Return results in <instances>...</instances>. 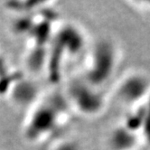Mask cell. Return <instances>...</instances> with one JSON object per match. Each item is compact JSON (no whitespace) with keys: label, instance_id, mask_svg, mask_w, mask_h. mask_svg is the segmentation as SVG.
Segmentation results:
<instances>
[{"label":"cell","instance_id":"obj_1","mask_svg":"<svg viewBox=\"0 0 150 150\" xmlns=\"http://www.w3.org/2000/svg\"><path fill=\"white\" fill-rule=\"evenodd\" d=\"M71 110L64 94L53 92L41 97L30 109L25 121L23 128L25 138L31 143L46 140L66 121Z\"/></svg>","mask_w":150,"mask_h":150},{"label":"cell","instance_id":"obj_2","mask_svg":"<svg viewBox=\"0 0 150 150\" xmlns=\"http://www.w3.org/2000/svg\"><path fill=\"white\" fill-rule=\"evenodd\" d=\"M120 58V49L112 40L100 39L88 52L81 76L95 86L103 89L115 74Z\"/></svg>","mask_w":150,"mask_h":150},{"label":"cell","instance_id":"obj_3","mask_svg":"<svg viewBox=\"0 0 150 150\" xmlns=\"http://www.w3.org/2000/svg\"><path fill=\"white\" fill-rule=\"evenodd\" d=\"M64 96L71 110L88 117L100 115L107 105L103 89L91 84L82 76L75 77L69 81Z\"/></svg>","mask_w":150,"mask_h":150},{"label":"cell","instance_id":"obj_4","mask_svg":"<svg viewBox=\"0 0 150 150\" xmlns=\"http://www.w3.org/2000/svg\"><path fill=\"white\" fill-rule=\"evenodd\" d=\"M150 92V79L141 71L127 73L117 82L115 95L122 104L130 108L145 102Z\"/></svg>","mask_w":150,"mask_h":150},{"label":"cell","instance_id":"obj_5","mask_svg":"<svg viewBox=\"0 0 150 150\" xmlns=\"http://www.w3.org/2000/svg\"><path fill=\"white\" fill-rule=\"evenodd\" d=\"M8 95L16 105L30 109L41 99L37 85L32 80L25 78H18L17 81L11 83Z\"/></svg>","mask_w":150,"mask_h":150},{"label":"cell","instance_id":"obj_6","mask_svg":"<svg viewBox=\"0 0 150 150\" xmlns=\"http://www.w3.org/2000/svg\"><path fill=\"white\" fill-rule=\"evenodd\" d=\"M141 137L122 123L114 127L110 132L108 144L111 150H135L139 147Z\"/></svg>","mask_w":150,"mask_h":150},{"label":"cell","instance_id":"obj_7","mask_svg":"<svg viewBox=\"0 0 150 150\" xmlns=\"http://www.w3.org/2000/svg\"><path fill=\"white\" fill-rule=\"evenodd\" d=\"M52 150H81V147L73 139H62L53 146Z\"/></svg>","mask_w":150,"mask_h":150},{"label":"cell","instance_id":"obj_8","mask_svg":"<svg viewBox=\"0 0 150 150\" xmlns=\"http://www.w3.org/2000/svg\"><path fill=\"white\" fill-rule=\"evenodd\" d=\"M144 107H145V110H146V113L148 117H150V92L147 95V97L144 102Z\"/></svg>","mask_w":150,"mask_h":150},{"label":"cell","instance_id":"obj_9","mask_svg":"<svg viewBox=\"0 0 150 150\" xmlns=\"http://www.w3.org/2000/svg\"><path fill=\"white\" fill-rule=\"evenodd\" d=\"M135 150H146V149H141L140 147H137V149H135Z\"/></svg>","mask_w":150,"mask_h":150},{"label":"cell","instance_id":"obj_10","mask_svg":"<svg viewBox=\"0 0 150 150\" xmlns=\"http://www.w3.org/2000/svg\"><path fill=\"white\" fill-rule=\"evenodd\" d=\"M0 65H1V57H0Z\"/></svg>","mask_w":150,"mask_h":150}]
</instances>
